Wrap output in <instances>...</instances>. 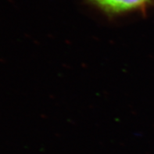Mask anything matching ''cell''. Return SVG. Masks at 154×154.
Here are the masks:
<instances>
[{
    "instance_id": "6da1fadb",
    "label": "cell",
    "mask_w": 154,
    "mask_h": 154,
    "mask_svg": "<svg viewBox=\"0 0 154 154\" xmlns=\"http://www.w3.org/2000/svg\"><path fill=\"white\" fill-rule=\"evenodd\" d=\"M106 11L121 13L146 6L151 0H92Z\"/></svg>"
}]
</instances>
